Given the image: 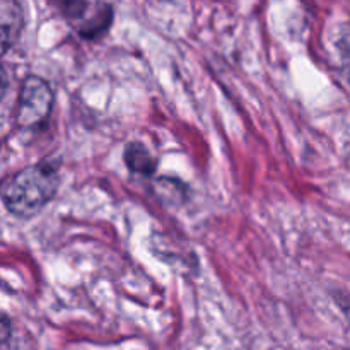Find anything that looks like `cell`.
<instances>
[{"label":"cell","instance_id":"obj_2","mask_svg":"<svg viewBox=\"0 0 350 350\" xmlns=\"http://www.w3.org/2000/svg\"><path fill=\"white\" fill-rule=\"evenodd\" d=\"M55 92L48 81L40 75H27L23 81L16 105V125L21 129H38L46 122L53 108Z\"/></svg>","mask_w":350,"mask_h":350},{"label":"cell","instance_id":"obj_1","mask_svg":"<svg viewBox=\"0 0 350 350\" xmlns=\"http://www.w3.org/2000/svg\"><path fill=\"white\" fill-rule=\"evenodd\" d=\"M58 185L60 174L55 164L38 163L26 166L17 171L3 187V205L16 217L31 219L53 200Z\"/></svg>","mask_w":350,"mask_h":350},{"label":"cell","instance_id":"obj_3","mask_svg":"<svg viewBox=\"0 0 350 350\" xmlns=\"http://www.w3.org/2000/svg\"><path fill=\"white\" fill-rule=\"evenodd\" d=\"M23 27L24 12L21 3L17 0H0V40L3 55L19 40Z\"/></svg>","mask_w":350,"mask_h":350},{"label":"cell","instance_id":"obj_4","mask_svg":"<svg viewBox=\"0 0 350 350\" xmlns=\"http://www.w3.org/2000/svg\"><path fill=\"white\" fill-rule=\"evenodd\" d=\"M123 161L132 173L140 176H154L157 170V159L142 142L126 144L123 150Z\"/></svg>","mask_w":350,"mask_h":350}]
</instances>
